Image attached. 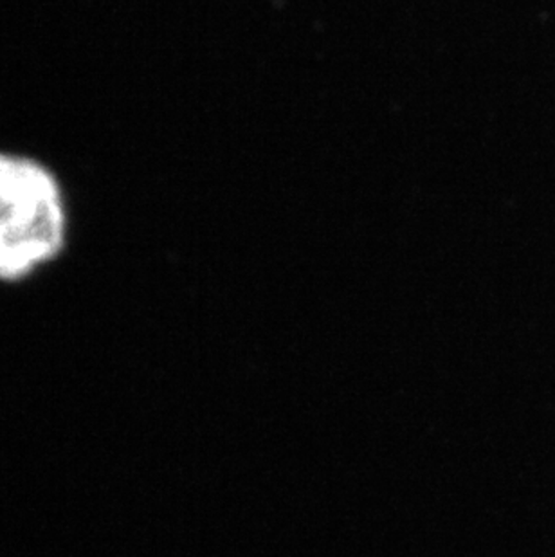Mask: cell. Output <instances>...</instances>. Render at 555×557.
<instances>
[{"label":"cell","instance_id":"1","mask_svg":"<svg viewBox=\"0 0 555 557\" xmlns=\"http://www.w3.org/2000/svg\"><path fill=\"white\" fill-rule=\"evenodd\" d=\"M67 232L65 195L53 170L0 150V282L16 284L57 260Z\"/></svg>","mask_w":555,"mask_h":557}]
</instances>
